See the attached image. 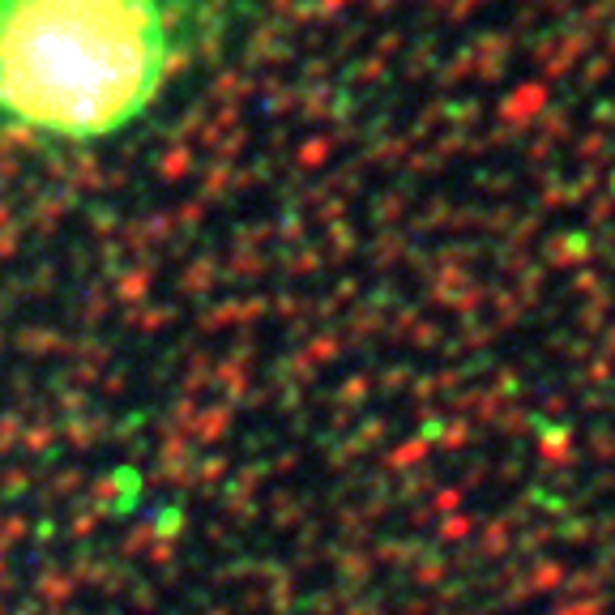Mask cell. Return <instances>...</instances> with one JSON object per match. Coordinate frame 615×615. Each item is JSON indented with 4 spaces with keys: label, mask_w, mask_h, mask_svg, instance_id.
Instances as JSON below:
<instances>
[{
    "label": "cell",
    "mask_w": 615,
    "mask_h": 615,
    "mask_svg": "<svg viewBox=\"0 0 615 615\" xmlns=\"http://www.w3.org/2000/svg\"><path fill=\"white\" fill-rule=\"evenodd\" d=\"M240 9L244 0H0V137H120L235 30Z\"/></svg>",
    "instance_id": "obj_1"
}]
</instances>
